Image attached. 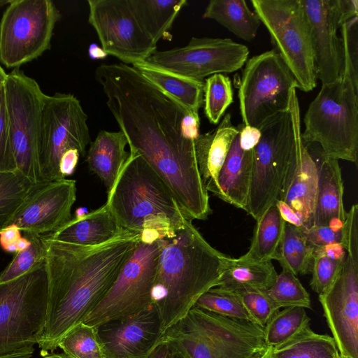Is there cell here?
I'll return each mask as SVG.
<instances>
[{"mask_svg": "<svg viewBox=\"0 0 358 358\" xmlns=\"http://www.w3.org/2000/svg\"><path fill=\"white\" fill-rule=\"evenodd\" d=\"M0 21V62L17 69L50 49L61 14L50 0H12Z\"/></svg>", "mask_w": 358, "mask_h": 358, "instance_id": "obj_12", "label": "cell"}, {"mask_svg": "<svg viewBox=\"0 0 358 358\" xmlns=\"http://www.w3.org/2000/svg\"><path fill=\"white\" fill-rule=\"evenodd\" d=\"M76 180L61 179L33 185L10 225L27 234H52L71 220Z\"/></svg>", "mask_w": 358, "mask_h": 358, "instance_id": "obj_18", "label": "cell"}, {"mask_svg": "<svg viewBox=\"0 0 358 358\" xmlns=\"http://www.w3.org/2000/svg\"><path fill=\"white\" fill-rule=\"evenodd\" d=\"M338 358H346V357H343V356H341V355H339V356H338Z\"/></svg>", "mask_w": 358, "mask_h": 358, "instance_id": "obj_59", "label": "cell"}, {"mask_svg": "<svg viewBox=\"0 0 358 358\" xmlns=\"http://www.w3.org/2000/svg\"><path fill=\"white\" fill-rule=\"evenodd\" d=\"M159 250V240H140L112 286L88 313L83 323L97 327L152 306Z\"/></svg>", "mask_w": 358, "mask_h": 358, "instance_id": "obj_13", "label": "cell"}, {"mask_svg": "<svg viewBox=\"0 0 358 358\" xmlns=\"http://www.w3.org/2000/svg\"><path fill=\"white\" fill-rule=\"evenodd\" d=\"M171 350L169 344L159 341V344L148 358H171Z\"/></svg>", "mask_w": 358, "mask_h": 358, "instance_id": "obj_50", "label": "cell"}, {"mask_svg": "<svg viewBox=\"0 0 358 358\" xmlns=\"http://www.w3.org/2000/svg\"><path fill=\"white\" fill-rule=\"evenodd\" d=\"M80 156L79 152L76 149L68 150L63 154L59 165V172L63 178H65L74 172Z\"/></svg>", "mask_w": 358, "mask_h": 358, "instance_id": "obj_46", "label": "cell"}, {"mask_svg": "<svg viewBox=\"0 0 358 358\" xmlns=\"http://www.w3.org/2000/svg\"><path fill=\"white\" fill-rule=\"evenodd\" d=\"M307 241L314 248L342 241V229L334 231L328 225H312L308 228L300 227Z\"/></svg>", "mask_w": 358, "mask_h": 358, "instance_id": "obj_44", "label": "cell"}, {"mask_svg": "<svg viewBox=\"0 0 358 358\" xmlns=\"http://www.w3.org/2000/svg\"><path fill=\"white\" fill-rule=\"evenodd\" d=\"M43 358H72L68 355L64 353L62 354H49L45 355Z\"/></svg>", "mask_w": 358, "mask_h": 358, "instance_id": "obj_57", "label": "cell"}, {"mask_svg": "<svg viewBox=\"0 0 358 358\" xmlns=\"http://www.w3.org/2000/svg\"><path fill=\"white\" fill-rule=\"evenodd\" d=\"M17 166L10 142L4 87L0 90V172H15Z\"/></svg>", "mask_w": 358, "mask_h": 358, "instance_id": "obj_43", "label": "cell"}, {"mask_svg": "<svg viewBox=\"0 0 358 358\" xmlns=\"http://www.w3.org/2000/svg\"><path fill=\"white\" fill-rule=\"evenodd\" d=\"M259 129L261 138L252 150V175L244 210L256 221L282 200L301 161L304 143L296 89L289 108L266 120Z\"/></svg>", "mask_w": 358, "mask_h": 358, "instance_id": "obj_4", "label": "cell"}, {"mask_svg": "<svg viewBox=\"0 0 358 358\" xmlns=\"http://www.w3.org/2000/svg\"><path fill=\"white\" fill-rule=\"evenodd\" d=\"M345 255L331 284L318 294L339 354L358 358V206L346 213L342 227Z\"/></svg>", "mask_w": 358, "mask_h": 358, "instance_id": "obj_8", "label": "cell"}, {"mask_svg": "<svg viewBox=\"0 0 358 358\" xmlns=\"http://www.w3.org/2000/svg\"><path fill=\"white\" fill-rule=\"evenodd\" d=\"M314 251L320 252L329 258L336 260H343L345 251L341 243H336L322 247L314 248Z\"/></svg>", "mask_w": 358, "mask_h": 358, "instance_id": "obj_48", "label": "cell"}, {"mask_svg": "<svg viewBox=\"0 0 358 358\" xmlns=\"http://www.w3.org/2000/svg\"><path fill=\"white\" fill-rule=\"evenodd\" d=\"M317 188L313 224L328 225L337 218L344 222L346 212L343 205L344 186L338 160L325 157L318 146Z\"/></svg>", "mask_w": 358, "mask_h": 358, "instance_id": "obj_21", "label": "cell"}, {"mask_svg": "<svg viewBox=\"0 0 358 358\" xmlns=\"http://www.w3.org/2000/svg\"><path fill=\"white\" fill-rule=\"evenodd\" d=\"M239 127L238 143L241 148L244 151H251L259 142L261 131L259 128L244 125Z\"/></svg>", "mask_w": 358, "mask_h": 358, "instance_id": "obj_45", "label": "cell"}, {"mask_svg": "<svg viewBox=\"0 0 358 358\" xmlns=\"http://www.w3.org/2000/svg\"><path fill=\"white\" fill-rule=\"evenodd\" d=\"M313 253L314 248L307 241L301 229L286 222L282 243L275 259L282 269H287L296 275L310 273Z\"/></svg>", "mask_w": 358, "mask_h": 358, "instance_id": "obj_32", "label": "cell"}, {"mask_svg": "<svg viewBox=\"0 0 358 358\" xmlns=\"http://www.w3.org/2000/svg\"><path fill=\"white\" fill-rule=\"evenodd\" d=\"M308 17L317 80L322 85L341 78L343 45L338 31L358 16L357 0H301Z\"/></svg>", "mask_w": 358, "mask_h": 358, "instance_id": "obj_17", "label": "cell"}, {"mask_svg": "<svg viewBox=\"0 0 358 358\" xmlns=\"http://www.w3.org/2000/svg\"><path fill=\"white\" fill-rule=\"evenodd\" d=\"M159 341L184 358H257L268 348L264 328L194 306Z\"/></svg>", "mask_w": 358, "mask_h": 358, "instance_id": "obj_5", "label": "cell"}, {"mask_svg": "<svg viewBox=\"0 0 358 358\" xmlns=\"http://www.w3.org/2000/svg\"><path fill=\"white\" fill-rule=\"evenodd\" d=\"M232 102L233 90L228 76L217 73L205 80L204 113L210 123L218 124Z\"/></svg>", "mask_w": 358, "mask_h": 358, "instance_id": "obj_35", "label": "cell"}, {"mask_svg": "<svg viewBox=\"0 0 358 358\" xmlns=\"http://www.w3.org/2000/svg\"><path fill=\"white\" fill-rule=\"evenodd\" d=\"M248 48L229 38L192 37L187 45L156 50L145 63L173 73L195 80L241 69L248 60Z\"/></svg>", "mask_w": 358, "mask_h": 358, "instance_id": "obj_15", "label": "cell"}, {"mask_svg": "<svg viewBox=\"0 0 358 358\" xmlns=\"http://www.w3.org/2000/svg\"><path fill=\"white\" fill-rule=\"evenodd\" d=\"M238 132L239 127L233 125L231 114L227 113L215 130L199 134L194 140L196 158L203 182L208 192L220 199L218 176Z\"/></svg>", "mask_w": 358, "mask_h": 358, "instance_id": "obj_20", "label": "cell"}, {"mask_svg": "<svg viewBox=\"0 0 358 358\" xmlns=\"http://www.w3.org/2000/svg\"><path fill=\"white\" fill-rule=\"evenodd\" d=\"M234 292L240 296L252 322L262 328L280 309L266 291L247 289Z\"/></svg>", "mask_w": 358, "mask_h": 358, "instance_id": "obj_41", "label": "cell"}, {"mask_svg": "<svg viewBox=\"0 0 358 358\" xmlns=\"http://www.w3.org/2000/svg\"><path fill=\"white\" fill-rule=\"evenodd\" d=\"M33 185L17 171L0 172V232L9 226Z\"/></svg>", "mask_w": 358, "mask_h": 358, "instance_id": "obj_34", "label": "cell"}, {"mask_svg": "<svg viewBox=\"0 0 358 358\" xmlns=\"http://www.w3.org/2000/svg\"><path fill=\"white\" fill-rule=\"evenodd\" d=\"M3 250L8 252H18L16 242L6 245Z\"/></svg>", "mask_w": 358, "mask_h": 358, "instance_id": "obj_56", "label": "cell"}, {"mask_svg": "<svg viewBox=\"0 0 358 358\" xmlns=\"http://www.w3.org/2000/svg\"><path fill=\"white\" fill-rule=\"evenodd\" d=\"M170 348L171 350V358H184L181 355L173 350L171 347Z\"/></svg>", "mask_w": 358, "mask_h": 358, "instance_id": "obj_58", "label": "cell"}, {"mask_svg": "<svg viewBox=\"0 0 358 358\" xmlns=\"http://www.w3.org/2000/svg\"><path fill=\"white\" fill-rule=\"evenodd\" d=\"M285 223L276 206L269 207L257 220L249 250L238 259L247 262L275 259L283 238Z\"/></svg>", "mask_w": 358, "mask_h": 358, "instance_id": "obj_29", "label": "cell"}, {"mask_svg": "<svg viewBox=\"0 0 358 358\" xmlns=\"http://www.w3.org/2000/svg\"><path fill=\"white\" fill-rule=\"evenodd\" d=\"M277 276L271 262H247L231 257L218 286L231 291L247 289L267 291Z\"/></svg>", "mask_w": 358, "mask_h": 358, "instance_id": "obj_30", "label": "cell"}, {"mask_svg": "<svg viewBox=\"0 0 358 358\" xmlns=\"http://www.w3.org/2000/svg\"><path fill=\"white\" fill-rule=\"evenodd\" d=\"M194 306L222 316L252 322L238 294L219 286L204 292Z\"/></svg>", "mask_w": 358, "mask_h": 358, "instance_id": "obj_37", "label": "cell"}, {"mask_svg": "<svg viewBox=\"0 0 358 358\" xmlns=\"http://www.w3.org/2000/svg\"><path fill=\"white\" fill-rule=\"evenodd\" d=\"M128 144L122 131L101 130L94 141L90 143L86 161L89 169L96 174L106 187L107 194L113 189L129 152L126 151Z\"/></svg>", "mask_w": 358, "mask_h": 358, "instance_id": "obj_22", "label": "cell"}, {"mask_svg": "<svg viewBox=\"0 0 358 358\" xmlns=\"http://www.w3.org/2000/svg\"><path fill=\"white\" fill-rule=\"evenodd\" d=\"M24 234L30 241L29 246L17 253L9 265L0 275V283L15 279L30 271L45 258L46 246L43 235Z\"/></svg>", "mask_w": 358, "mask_h": 358, "instance_id": "obj_39", "label": "cell"}, {"mask_svg": "<svg viewBox=\"0 0 358 358\" xmlns=\"http://www.w3.org/2000/svg\"><path fill=\"white\" fill-rule=\"evenodd\" d=\"M202 18L215 20L238 38L251 42L257 34L261 21L244 0H211Z\"/></svg>", "mask_w": 358, "mask_h": 358, "instance_id": "obj_28", "label": "cell"}, {"mask_svg": "<svg viewBox=\"0 0 358 358\" xmlns=\"http://www.w3.org/2000/svg\"><path fill=\"white\" fill-rule=\"evenodd\" d=\"M48 298L45 258L21 276L0 283V357L34 349L45 323Z\"/></svg>", "mask_w": 358, "mask_h": 358, "instance_id": "obj_7", "label": "cell"}, {"mask_svg": "<svg viewBox=\"0 0 358 358\" xmlns=\"http://www.w3.org/2000/svg\"><path fill=\"white\" fill-rule=\"evenodd\" d=\"M58 348L72 358H106L96 327L83 322L71 329Z\"/></svg>", "mask_w": 358, "mask_h": 358, "instance_id": "obj_36", "label": "cell"}, {"mask_svg": "<svg viewBox=\"0 0 358 358\" xmlns=\"http://www.w3.org/2000/svg\"><path fill=\"white\" fill-rule=\"evenodd\" d=\"M89 55L91 59H96L105 58L107 56V54L101 48L99 47L96 44L93 43L90 45Z\"/></svg>", "mask_w": 358, "mask_h": 358, "instance_id": "obj_51", "label": "cell"}, {"mask_svg": "<svg viewBox=\"0 0 358 358\" xmlns=\"http://www.w3.org/2000/svg\"><path fill=\"white\" fill-rule=\"evenodd\" d=\"M317 188V163L304 144L298 168L282 199L303 217V228L313 224Z\"/></svg>", "mask_w": 358, "mask_h": 358, "instance_id": "obj_25", "label": "cell"}, {"mask_svg": "<svg viewBox=\"0 0 358 358\" xmlns=\"http://www.w3.org/2000/svg\"><path fill=\"white\" fill-rule=\"evenodd\" d=\"M87 115L80 101L71 94L47 95L42 110L38 141L41 182L64 179L59 161L68 150L84 156L90 143Z\"/></svg>", "mask_w": 358, "mask_h": 358, "instance_id": "obj_14", "label": "cell"}, {"mask_svg": "<svg viewBox=\"0 0 358 358\" xmlns=\"http://www.w3.org/2000/svg\"><path fill=\"white\" fill-rule=\"evenodd\" d=\"M48 277L46 320L38 342L42 354L83 322L102 299L133 254L141 235L122 231L96 245L59 241L43 235Z\"/></svg>", "mask_w": 358, "mask_h": 358, "instance_id": "obj_1", "label": "cell"}, {"mask_svg": "<svg viewBox=\"0 0 358 358\" xmlns=\"http://www.w3.org/2000/svg\"><path fill=\"white\" fill-rule=\"evenodd\" d=\"M272 351L273 358H338L340 355L332 336L317 334L310 326Z\"/></svg>", "mask_w": 358, "mask_h": 358, "instance_id": "obj_31", "label": "cell"}, {"mask_svg": "<svg viewBox=\"0 0 358 358\" xmlns=\"http://www.w3.org/2000/svg\"><path fill=\"white\" fill-rule=\"evenodd\" d=\"M88 22L101 48L125 64L144 62L157 44L143 31L127 0H88Z\"/></svg>", "mask_w": 358, "mask_h": 358, "instance_id": "obj_16", "label": "cell"}, {"mask_svg": "<svg viewBox=\"0 0 358 358\" xmlns=\"http://www.w3.org/2000/svg\"><path fill=\"white\" fill-rule=\"evenodd\" d=\"M310 319L304 308L288 307L277 311L264 327L267 347L282 345L310 326Z\"/></svg>", "mask_w": 358, "mask_h": 358, "instance_id": "obj_33", "label": "cell"}, {"mask_svg": "<svg viewBox=\"0 0 358 358\" xmlns=\"http://www.w3.org/2000/svg\"><path fill=\"white\" fill-rule=\"evenodd\" d=\"M304 144H317L329 158L357 163L358 85L341 78L322 85L303 117Z\"/></svg>", "mask_w": 358, "mask_h": 358, "instance_id": "obj_6", "label": "cell"}, {"mask_svg": "<svg viewBox=\"0 0 358 358\" xmlns=\"http://www.w3.org/2000/svg\"><path fill=\"white\" fill-rule=\"evenodd\" d=\"M257 358H273L272 348L268 347L266 350Z\"/></svg>", "mask_w": 358, "mask_h": 358, "instance_id": "obj_55", "label": "cell"}, {"mask_svg": "<svg viewBox=\"0 0 358 358\" xmlns=\"http://www.w3.org/2000/svg\"><path fill=\"white\" fill-rule=\"evenodd\" d=\"M4 90L17 171L32 184L39 183L38 141L46 94L34 79L19 69L8 73Z\"/></svg>", "mask_w": 358, "mask_h": 358, "instance_id": "obj_10", "label": "cell"}, {"mask_svg": "<svg viewBox=\"0 0 358 358\" xmlns=\"http://www.w3.org/2000/svg\"><path fill=\"white\" fill-rule=\"evenodd\" d=\"M159 242L152 303L164 333L183 318L204 292L219 285L231 257L211 246L192 220Z\"/></svg>", "mask_w": 358, "mask_h": 358, "instance_id": "obj_2", "label": "cell"}, {"mask_svg": "<svg viewBox=\"0 0 358 358\" xmlns=\"http://www.w3.org/2000/svg\"><path fill=\"white\" fill-rule=\"evenodd\" d=\"M243 67L238 83L240 113L244 125L259 128L289 108L296 83L273 49L248 59Z\"/></svg>", "mask_w": 358, "mask_h": 358, "instance_id": "obj_11", "label": "cell"}, {"mask_svg": "<svg viewBox=\"0 0 358 358\" xmlns=\"http://www.w3.org/2000/svg\"><path fill=\"white\" fill-rule=\"evenodd\" d=\"M106 358H148L163 334L156 307L96 327Z\"/></svg>", "mask_w": 358, "mask_h": 358, "instance_id": "obj_19", "label": "cell"}, {"mask_svg": "<svg viewBox=\"0 0 358 358\" xmlns=\"http://www.w3.org/2000/svg\"><path fill=\"white\" fill-rule=\"evenodd\" d=\"M266 293L280 308L302 307L310 308L309 293L292 272L282 269L272 287Z\"/></svg>", "mask_w": 358, "mask_h": 358, "instance_id": "obj_38", "label": "cell"}, {"mask_svg": "<svg viewBox=\"0 0 358 358\" xmlns=\"http://www.w3.org/2000/svg\"><path fill=\"white\" fill-rule=\"evenodd\" d=\"M127 1L139 26L156 44L168 38L174 20L187 3L186 0Z\"/></svg>", "mask_w": 358, "mask_h": 358, "instance_id": "obj_26", "label": "cell"}, {"mask_svg": "<svg viewBox=\"0 0 358 358\" xmlns=\"http://www.w3.org/2000/svg\"><path fill=\"white\" fill-rule=\"evenodd\" d=\"M8 76V73L5 72L0 65V90L4 87Z\"/></svg>", "mask_w": 358, "mask_h": 358, "instance_id": "obj_54", "label": "cell"}, {"mask_svg": "<svg viewBox=\"0 0 358 358\" xmlns=\"http://www.w3.org/2000/svg\"><path fill=\"white\" fill-rule=\"evenodd\" d=\"M275 205L278 208L281 217L286 222L299 227H305V222L303 217L285 201L278 200Z\"/></svg>", "mask_w": 358, "mask_h": 358, "instance_id": "obj_47", "label": "cell"}, {"mask_svg": "<svg viewBox=\"0 0 358 358\" xmlns=\"http://www.w3.org/2000/svg\"><path fill=\"white\" fill-rule=\"evenodd\" d=\"M132 66L189 111L199 113L203 104L204 81L189 79L145 62L136 63Z\"/></svg>", "mask_w": 358, "mask_h": 358, "instance_id": "obj_27", "label": "cell"}, {"mask_svg": "<svg viewBox=\"0 0 358 358\" xmlns=\"http://www.w3.org/2000/svg\"><path fill=\"white\" fill-rule=\"evenodd\" d=\"M20 229L15 225H10L0 232V245L3 249L6 245L17 242L21 238Z\"/></svg>", "mask_w": 358, "mask_h": 358, "instance_id": "obj_49", "label": "cell"}, {"mask_svg": "<svg viewBox=\"0 0 358 358\" xmlns=\"http://www.w3.org/2000/svg\"><path fill=\"white\" fill-rule=\"evenodd\" d=\"M357 18L345 22L340 29L343 45V72L341 78L350 79L358 85Z\"/></svg>", "mask_w": 358, "mask_h": 358, "instance_id": "obj_40", "label": "cell"}, {"mask_svg": "<svg viewBox=\"0 0 358 358\" xmlns=\"http://www.w3.org/2000/svg\"><path fill=\"white\" fill-rule=\"evenodd\" d=\"M129 153L106 203L120 228L140 234L142 241L173 236L191 220L145 160Z\"/></svg>", "mask_w": 358, "mask_h": 358, "instance_id": "obj_3", "label": "cell"}, {"mask_svg": "<svg viewBox=\"0 0 358 358\" xmlns=\"http://www.w3.org/2000/svg\"><path fill=\"white\" fill-rule=\"evenodd\" d=\"M252 150H243L235 137L218 176L220 199L244 209L246 206L252 175Z\"/></svg>", "mask_w": 358, "mask_h": 358, "instance_id": "obj_24", "label": "cell"}, {"mask_svg": "<svg viewBox=\"0 0 358 358\" xmlns=\"http://www.w3.org/2000/svg\"><path fill=\"white\" fill-rule=\"evenodd\" d=\"M122 230L106 203L98 209L71 219L56 231L48 234L61 242L96 245L113 238Z\"/></svg>", "mask_w": 358, "mask_h": 358, "instance_id": "obj_23", "label": "cell"}, {"mask_svg": "<svg viewBox=\"0 0 358 358\" xmlns=\"http://www.w3.org/2000/svg\"><path fill=\"white\" fill-rule=\"evenodd\" d=\"M343 260H336L314 251L312 266L311 289L320 294L334 281Z\"/></svg>", "mask_w": 358, "mask_h": 358, "instance_id": "obj_42", "label": "cell"}, {"mask_svg": "<svg viewBox=\"0 0 358 358\" xmlns=\"http://www.w3.org/2000/svg\"><path fill=\"white\" fill-rule=\"evenodd\" d=\"M18 252L22 251L27 248L30 245V241L26 237H21L16 242Z\"/></svg>", "mask_w": 358, "mask_h": 358, "instance_id": "obj_53", "label": "cell"}, {"mask_svg": "<svg viewBox=\"0 0 358 358\" xmlns=\"http://www.w3.org/2000/svg\"><path fill=\"white\" fill-rule=\"evenodd\" d=\"M34 352V349H32L24 352L0 357V358H31Z\"/></svg>", "mask_w": 358, "mask_h": 358, "instance_id": "obj_52", "label": "cell"}, {"mask_svg": "<svg viewBox=\"0 0 358 358\" xmlns=\"http://www.w3.org/2000/svg\"><path fill=\"white\" fill-rule=\"evenodd\" d=\"M273 46L292 73L298 90L317 84L310 24L301 0H251Z\"/></svg>", "mask_w": 358, "mask_h": 358, "instance_id": "obj_9", "label": "cell"}]
</instances>
